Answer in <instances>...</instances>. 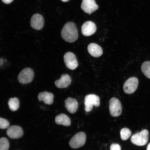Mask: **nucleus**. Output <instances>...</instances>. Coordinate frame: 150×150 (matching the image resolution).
I'll use <instances>...</instances> for the list:
<instances>
[{
  "instance_id": "39448f33",
  "label": "nucleus",
  "mask_w": 150,
  "mask_h": 150,
  "mask_svg": "<svg viewBox=\"0 0 150 150\" xmlns=\"http://www.w3.org/2000/svg\"><path fill=\"white\" fill-rule=\"evenodd\" d=\"M110 112L112 117H117L121 115L122 112V105L118 99L113 97L109 101Z\"/></svg>"
},
{
  "instance_id": "423d86ee",
  "label": "nucleus",
  "mask_w": 150,
  "mask_h": 150,
  "mask_svg": "<svg viewBox=\"0 0 150 150\" xmlns=\"http://www.w3.org/2000/svg\"><path fill=\"white\" fill-rule=\"evenodd\" d=\"M34 77L33 70L30 68L24 69L21 72L18 76V80L20 83L26 84L30 83Z\"/></svg>"
},
{
  "instance_id": "ddd939ff",
  "label": "nucleus",
  "mask_w": 150,
  "mask_h": 150,
  "mask_svg": "<svg viewBox=\"0 0 150 150\" xmlns=\"http://www.w3.org/2000/svg\"><path fill=\"white\" fill-rule=\"evenodd\" d=\"M71 82V79L69 75L67 74L62 75L59 79L55 82L56 87L59 88H65L68 87Z\"/></svg>"
},
{
  "instance_id": "b1692460",
  "label": "nucleus",
  "mask_w": 150,
  "mask_h": 150,
  "mask_svg": "<svg viewBox=\"0 0 150 150\" xmlns=\"http://www.w3.org/2000/svg\"><path fill=\"white\" fill-rule=\"evenodd\" d=\"M13 0H2L4 3L6 4H9L12 2Z\"/></svg>"
},
{
  "instance_id": "412c9836",
  "label": "nucleus",
  "mask_w": 150,
  "mask_h": 150,
  "mask_svg": "<svg viewBox=\"0 0 150 150\" xmlns=\"http://www.w3.org/2000/svg\"><path fill=\"white\" fill-rule=\"evenodd\" d=\"M9 146L8 140L6 138H0V150H8Z\"/></svg>"
},
{
  "instance_id": "dca6fc26",
  "label": "nucleus",
  "mask_w": 150,
  "mask_h": 150,
  "mask_svg": "<svg viewBox=\"0 0 150 150\" xmlns=\"http://www.w3.org/2000/svg\"><path fill=\"white\" fill-rule=\"evenodd\" d=\"M53 94L47 91L42 92L39 94L38 99L39 102L43 101L45 104L50 105L53 103Z\"/></svg>"
},
{
  "instance_id": "7ed1b4c3",
  "label": "nucleus",
  "mask_w": 150,
  "mask_h": 150,
  "mask_svg": "<svg viewBox=\"0 0 150 150\" xmlns=\"http://www.w3.org/2000/svg\"><path fill=\"white\" fill-rule=\"evenodd\" d=\"M86 136L85 133L79 132L75 135L69 142V145L73 149H78L85 144Z\"/></svg>"
},
{
  "instance_id": "a211bd4d",
  "label": "nucleus",
  "mask_w": 150,
  "mask_h": 150,
  "mask_svg": "<svg viewBox=\"0 0 150 150\" xmlns=\"http://www.w3.org/2000/svg\"><path fill=\"white\" fill-rule=\"evenodd\" d=\"M8 105L9 109L12 111H16L19 107L20 103L18 99L15 97L11 98L8 101Z\"/></svg>"
},
{
  "instance_id": "20e7f679",
  "label": "nucleus",
  "mask_w": 150,
  "mask_h": 150,
  "mask_svg": "<svg viewBox=\"0 0 150 150\" xmlns=\"http://www.w3.org/2000/svg\"><path fill=\"white\" fill-rule=\"evenodd\" d=\"M100 98L95 94L88 95L84 98V105L86 112H91L93 109V106L98 107L100 105Z\"/></svg>"
},
{
  "instance_id": "2eb2a0df",
  "label": "nucleus",
  "mask_w": 150,
  "mask_h": 150,
  "mask_svg": "<svg viewBox=\"0 0 150 150\" xmlns=\"http://www.w3.org/2000/svg\"><path fill=\"white\" fill-rule=\"evenodd\" d=\"M88 50L91 56L98 57L102 55L103 50L101 47L95 43H91L88 46Z\"/></svg>"
},
{
  "instance_id": "f03ea898",
  "label": "nucleus",
  "mask_w": 150,
  "mask_h": 150,
  "mask_svg": "<svg viewBox=\"0 0 150 150\" xmlns=\"http://www.w3.org/2000/svg\"><path fill=\"white\" fill-rule=\"evenodd\" d=\"M149 132L147 130H144L140 132L136 133L131 137V142L138 146H143L147 143L149 139Z\"/></svg>"
},
{
  "instance_id": "6e6552de",
  "label": "nucleus",
  "mask_w": 150,
  "mask_h": 150,
  "mask_svg": "<svg viewBox=\"0 0 150 150\" xmlns=\"http://www.w3.org/2000/svg\"><path fill=\"white\" fill-rule=\"evenodd\" d=\"M64 60L66 66L71 70H74L78 65L76 56L72 52H66L64 56Z\"/></svg>"
},
{
  "instance_id": "1a4fd4ad",
  "label": "nucleus",
  "mask_w": 150,
  "mask_h": 150,
  "mask_svg": "<svg viewBox=\"0 0 150 150\" xmlns=\"http://www.w3.org/2000/svg\"><path fill=\"white\" fill-rule=\"evenodd\" d=\"M81 8L84 12L90 15L98 9V6L95 0H82Z\"/></svg>"
},
{
  "instance_id": "9d476101",
  "label": "nucleus",
  "mask_w": 150,
  "mask_h": 150,
  "mask_svg": "<svg viewBox=\"0 0 150 150\" xmlns=\"http://www.w3.org/2000/svg\"><path fill=\"white\" fill-rule=\"evenodd\" d=\"M30 24L31 27L33 29L37 30H40L44 27V18L42 15L35 14L32 17Z\"/></svg>"
},
{
  "instance_id": "4468645a",
  "label": "nucleus",
  "mask_w": 150,
  "mask_h": 150,
  "mask_svg": "<svg viewBox=\"0 0 150 150\" xmlns=\"http://www.w3.org/2000/svg\"><path fill=\"white\" fill-rule=\"evenodd\" d=\"M65 107L69 112L74 114L77 110L78 103L76 99L69 97L65 101Z\"/></svg>"
},
{
  "instance_id": "393cba45",
  "label": "nucleus",
  "mask_w": 150,
  "mask_h": 150,
  "mask_svg": "<svg viewBox=\"0 0 150 150\" xmlns=\"http://www.w3.org/2000/svg\"><path fill=\"white\" fill-rule=\"evenodd\" d=\"M147 150H150V143L147 146Z\"/></svg>"
},
{
  "instance_id": "aec40b11",
  "label": "nucleus",
  "mask_w": 150,
  "mask_h": 150,
  "mask_svg": "<svg viewBox=\"0 0 150 150\" xmlns=\"http://www.w3.org/2000/svg\"><path fill=\"white\" fill-rule=\"evenodd\" d=\"M131 132L129 129L124 128L122 129L120 132L121 138L123 140H126L130 137Z\"/></svg>"
},
{
  "instance_id": "9b49d317",
  "label": "nucleus",
  "mask_w": 150,
  "mask_h": 150,
  "mask_svg": "<svg viewBox=\"0 0 150 150\" xmlns=\"http://www.w3.org/2000/svg\"><path fill=\"white\" fill-rule=\"evenodd\" d=\"M97 28L96 24L93 22L88 21L84 23L81 28L82 35L85 36H89L96 32Z\"/></svg>"
},
{
  "instance_id": "6ab92c4d",
  "label": "nucleus",
  "mask_w": 150,
  "mask_h": 150,
  "mask_svg": "<svg viewBox=\"0 0 150 150\" xmlns=\"http://www.w3.org/2000/svg\"><path fill=\"white\" fill-rule=\"evenodd\" d=\"M141 70L146 77L150 79V61L144 62L142 65Z\"/></svg>"
},
{
  "instance_id": "4be33fe9",
  "label": "nucleus",
  "mask_w": 150,
  "mask_h": 150,
  "mask_svg": "<svg viewBox=\"0 0 150 150\" xmlns=\"http://www.w3.org/2000/svg\"><path fill=\"white\" fill-rule=\"evenodd\" d=\"M9 123L6 119L0 117V129H5L9 127Z\"/></svg>"
},
{
  "instance_id": "f3484780",
  "label": "nucleus",
  "mask_w": 150,
  "mask_h": 150,
  "mask_svg": "<svg viewBox=\"0 0 150 150\" xmlns=\"http://www.w3.org/2000/svg\"><path fill=\"white\" fill-rule=\"evenodd\" d=\"M55 122L57 125L66 127L70 126L71 125L70 118L64 114H61L56 116L55 118Z\"/></svg>"
},
{
  "instance_id": "5701e85b",
  "label": "nucleus",
  "mask_w": 150,
  "mask_h": 150,
  "mask_svg": "<svg viewBox=\"0 0 150 150\" xmlns=\"http://www.w3.org/2000/svg\"><path fill=\"white\" fill-rule=\"evenodd\" d=\"M110 150H121V147L119 144H113L110 146Z\"/></svg>"
},
{
  "instance_id": "0eeeda50",
  "label": "nucleus",
  "mask_w": 150,
  "mask_h": 150,
  "mask_svg": "<svg viewBox=\"0 0 150 150\" xmlns=\"http://www.w3.org/2000/svg\"><path fill=\"white\" fill-rule=\"evenodd\" d=\"M138 83L139 81L137 78L132 77L129 78L124 84V91L127 94H131L134 93L137 89Z\"/></svg>"
},
{
  "instance_id": "a878e982",
  "label": "nucleus",
  "mask_w": 150,
  "mask_h": 150,
  "mask_svg": "<svg viewBox=\"0 0 150 150\" xmlns=\"http://www.w3.org/2000/svg\"><path fill=\"white\" fill-rule=\"evenodd\" d=\"M61 1L64 2H66L68 1L69 0H61Z\"/></svg>"
},
{
  "instance_id": "f257e3e1",
  "label": "nucleus",
  "mask_w": 150,
  "mask_h": 150,
  "mask_svg": "<svg viewBox=\"0 0 150 150\" xmlns=\"http://www.w3.org/2000/svg\"><path fill=\"white\" fill-rule=\"evenodd\" d=\"M62 38L66 42H74L78 38L77 28L76 24L73 22H69L65 24L61 31Z\"/></svg>"
},
{
  "instance_id": "f8f14e48",
  "label": "nucleus",
  "mask_w": 150,
  "mask_h": 150,
  "mask_svg": "<svg viewBox=\"0 0 150 150\" xmlns=\"http://www.w3.org/2000/svg\"><path fill=\"white\" fill-rule=\"evenodd\" d=\"M6 134L9 138L16 139L21 138L23 136V131L20 127L13 125L8 127Z\"/></svg>"
}]
</instances>
